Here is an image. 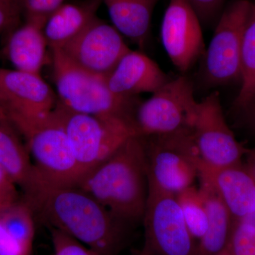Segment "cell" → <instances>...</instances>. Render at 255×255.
Here are the masks:
<instances>
[{
	"mask_svg": "<svg viewBox=\"0 0 255 255\" xmlns=\"http://www.w3.org/2000/svg\"><path fill=\"white\" fill-rule=\"evenodd\" d=\"M140 255H146V254H144V253H141V254H140Z\"/></svg>",
	"mask_w": 255,
	"mask_h": 255,
	"instance_id": "35",
	"label": "cell"
},
{
	"mask_svg": "<svg viewBox=\"0 0 255 255\" xmlns=\"http://www.w3.org/2000/svg\"><path fill=\"white\" fill-rule=\"evenodd\" d=\"M159 0H103L114 27L140 48L150 35L151 19Z\"/></svg>",
	"mask_w": 255,
	"mask_h": 255,
	"instance_id": "18",
	"label": "cell"
},
{
	"mask_svg": "<svg viewBox=\"0 0 255 255\" xmlns=\"http://www.w3.org/2000/svg\"><path fill=\"white\" fill-rule=\"evenodd\" d=\"M25 201L51 228L85 245L98 255H117L126 227L78 185H58L36 177L25 191Z\"/></svg>",
	"mask_w": 255,
	"mask_h": 255,
	"instance_id": "1",
	"label": "cell"
},
{
	"mask_svg": "<svg viewBox=\"0 0 255 255\" xmlns=\"http://www.w3.org/2000/svg\"><path fill=\"white\" fill-rule=\"evenodd\" d=\"M6 1H14V0H6Z\"/></svg>",
	"mask_w": 255,
	"mask_h": 255,
	"instance_id": "36",
	"label": "cell"
},
{
	"mask_svg": "<svg viewBox=\"0 0 255 255\" xmlns=\"http://www.w3.org/2000/svg\"><path fill=\"white\" fill-rule=\"evenodd\" d=\"M239 221H244V222L250 223V224H251L252 226H254L255 228V211L254 213H253V214L247 216L245 219L239 220Z\"/></svg>",
	"mask_w": 255,
	"mask_h": 255,
	"instance_id": "32",
	"label": "cell"
},
{
	"mask_svg": "<svg viewBox=\"0 0 255 255\" xmlns=\"http://www.w3.org/2000/svg\"><path fill=\"white\" fill-rule=\"evenodd\" d=\"M52 114L66 132L83 175L138 135L134 124L123 119L79 113L58 102Z\"/></svg>",
	"mask_w": 255,
	"mask_h": 255,
	"instance_id": "4",
	"label": "cell"
},
{
	"mask_svg": "<svg viewBox=\"0 0 255 255\" xmlns=\"http://www.w3.org/2000/svg\"><path fill=\"white\" fill-rule=\"evenodd\" d=\"M18 133L9 119L0 121V167L25 192L34 178V169Z\"/></svg>",
	"mask_w": 255,
	"mask_h": 255,
	"instance_id": "20",
	"label": "cell"
},
{
	"mask_svg": "<svg viewBox=\"0 0 255 255\" xmlns=\"http://www.w3.org/2000/svg\"><path fill=\"white\" fill-rule=\"evenodd\" d=\"M53 255H98L97 253L58 230L51 228Z\"/></svg>",
	"mask_w": 255,
	"mask_h": 255,
	"instance_id": "24",
	"label": "cell"
},
{
	"mask_svg": "<svg viewBox=\"0 0 255 255\" xmlns=\"http://www.w3.org/2000/svg\"><path fill=\"white\" fill-rule=\"evenodd\" d=\"M192 133L201 162L206 165L220 168L243 162L248 149L228 126L219 92H212L199 102Z\"/></svg>",
	"mask_w": 255,
	"mask_h": 255,
	"instance_id": "10",
	"label": "cell"
},
{
	"mask_svg": "<svg viewBox=\"0 0 255 255\" xmlns=\"http://www.w3.org/2000/svg\"><path fill=\"white\" fill-rule=\"evenodd\" d=\"M27 19L46 21L50 14L63 4L65 0H21Z\"/></svg>",
	"mask_w": 255,
	"mask_h": 255,
	"instance_id": "26",
	"label": "cell"
},
{
	"mask_svg": "<svg viewBox=\"0 0 255 255\" xmlns=\"http://www.w3.org/2000/svg\"><path fill=\"white\" fill-rule=\"evenodd\" d=\"M60 49L79 66L104 76L130 50L122 33L98 17Z\"/></svg>",
	"mask_w": 255,
	"mask_h": 255,
	"instance_id": "12",
	"label": "cell"
},
{
	"mask_svg": "<svg viewBox=\"0 0 255 255\" xmlns=\"http://www.w3.org/2000/svg\"><path fill=\"white\" fill-rule=\"evenodd\" d=\"M216 255H233L231 254V252L228 251V249L227 248H226V249L223 250V251H221V253H219V254Z\"/></svg>",
	"mask_w": 255,
	"mask_h": 255,
	"instance_id": "34",
	"label": "cell"
},
{
	"mask_svg": "<svg viewBox=\"0 0 255 255\" xmlns=\"http://www.w3.org/2000/svg\"><path fill=\"white\" fill-rule=\"evenodd\" d=\"M197 14L201 23L211 24L218 20L225 7L226 0H187Z\"/></svg>",
	"mask_w": 255,
	"mask_h": 255,
	"instance_id": "25",
	"label": "cell"
},
{
	"mask_svg": "<svg viewBox=\"0 0 255 255\" xmlns=\"http://www.w3.org/2000/svg\"><path fill=\"white\" fill-rule=\"evenodd\" d=\"M111 91L124 97H137L157 91L171 80L143 53L130 50L106 77Z\"/></svg>",
	"mask_w": 255,
	"mask_h": 255,
	"instance_id": "15",
	"label": "cell"
},
{
	"mask_svg": "<svg viewBox=\"0 0 255 255\" xmlns=\"http://www.w3.org/2000/svg\"><path fill=\"white\" fill-rule=\"evenodd\" d=\"M103 0L63 4L47 18L43 33L49 48H62L95 19Z\"/></svg>",
	"mask_w": 255,
	"mask_h": 255,
	"instance_id": "17",
	"label": "cell"
},
{
	"mask_svg": "<svg viewBox=\"0 0 255 255\" xmlns=\"http://www.w3.org/2000/svg\"><path fill=\"white\" fill-rule=\"evenodd\" d=\"M241 87L234 101L235 110L243 107L255 95V3L251 2L241 49Z\"/></svg>",
	"mask_w": 255,
	"mask_h": 255,
	"instance_id": "21",
	"label": "cell"
},
{
	"mask_svg": "<svg viewBox=\"0 0 255 255\" xmlns=\"http://www.w3.org/2000/svg\"><path fill=\"white\" fill-rule=\"evenodd\" d=\"M78 186L128 226L142 221L148 194L144 137H130Z\"/></svg>",
	"mask_w": 255,
	"mask_h": 255,
	"instance_id": "2",
	"label": "cell"
},
{
	"mask_svg": "<svg viewBox=\"0 0 255 255\" xmlns=\"http://www.w3.org/2000/svg\"><path fill=\"white\" fill-rule=\"evenodd\" d=\"M8 118L6 117V114L5 113L4 110H3L2 107L0 105V121L7 120Z\"/></svg>",
	"mask_w": 255,
	"mask_h": 255,
	"instance_id": "33",
	"label": "cell"
},
{
	"mask_svg": "<svg viewBox=\"0 0 255 255\" xmlns=\"http://www.w3.org/2000/svg\"><path fill=\"white\" fill-rule=\"evenodd\" d=\"M198 105L194 86L187 77L171 79L137 107V135L146 137L192 130Z\"/></svg>",
	"mask_w": 255,
	"mask_h": 255,
	"instance_id": "7",
	"label": "cell"
},
{
	"mask_svg": "<svg viewBox=\"0 0 255 255\" xmlns=\"http://www.w3.org/2000/svg\"><path fill=\"white\" fill-rule=\"evenodd\" d=\"M50 49L59 103L74 112L123 119L135 127V113L141 102L138 97L116 95L107 85V76L79 66L60 48Z\"/></svg>",
	"mask_w": 255,
	"mask_h": 255,
	"instance_id": "3",
	"label": "cell"
},
{
	"mask_svg": "<svg viewBox=\"0 0 255 255\" xmlns=\"http://www.w3.org/2000/svg\"><path fill=\"white\" fill-rule=\"evenodd\" d=\"M201 24L187 0H170L162 19L161 38L169 59L183 73L205 53Z\"/></svg>",
	"mask_w": 255,
	"mask_h": 255,
	"instance_id": "13",
	"label": "cell"
},
{
	"mask_svg": "<svg viewBox=\"0 0 255 255\" xmlns=\"http://www.w3.org/2000/svg\"><path fill=\"white\" fill-rule=\"evenodd\" d=\"M21 0H0V34L17 21Z\"/></svg>",
	"mask_w": 255,
	"mask_h": 255,
	"instance_id": "28",
	"label": "cell"
},
{
	"mask_svg": "<svg viewBox=\"0 0 255 255\" xmlns=\"http://www.w3.org/2000/svg\"><path fill=\"white\" fill-rule=\"evenodd\" d=\"M244 158H246L244 164L255 182V146L253 148L248 149Z\"/></svg>",
	"mask_w": 255,
	"mask_h": 255,
	"instance_id": "31",
	"label": "cell"
},
{
	"mask_svg": "<svg viewBox=\"0 0 255 255\" xmlns=\"http://www.w3.org/2000/svg\"><path fill=\"white\" fill-rule=\"evenodd\" d=\"M24 138L36 177L58 185H78L83 173L66 132L53 114L13 125Z\"/></svg>",
	"mask_w": 255,
	"mask_h": 255,
	"instance_id": "5",
	"label": "cell"
},
{
	"mask_svg": "<svg viewBox=\"0 0 255 255\" xmlns=\"http://www.w3.org/2000/svg\"><path fill=\"white\" fill-rule=\"evenodd\" d=\"M46 21L27 19L26 23L10 35L6 53L15 70L41 75L48 60V42L43 26Z\"/></svg>",
	"mask_w": 255,
	"mask_h": 255,
	"instance_id": "16",
	"label": "cell"
},
{
	"mask_svg": "<svg viewBox=\"0 0 255 255\" xmlns=\"http://www.w3.org/2000/svg\"><path fill=\"white\" fill-rule=\"evenodd\" d=\"M57 102L41 75L0 68V105L13 125L46 118Z\"/></svg>",
	"mask_w": 255,
	"mask_h": 255,
	"instance_id": "11",
	"label": "cell"
},
{
	"mask_svg": "<svg viewBox=\"0 0 255 255\" xmlns=\"http://www.w3.org/2000/svg\"><path fill=\"white\" fill-rule=\"evenodd\" d=\"M32 251L18 241L0 221V255H31Z\"/></svg>",
	"mask_w": 255,
	"mask_h": 255,
	"instance_id": "27",
	"label": "cell"
},
{
	"mask_svg": "<svg viewBox=\"0 0 255 255\" xmlns=\"http://www.w3.org/2000/svg\"><path fill=\"white\" fill-rule=\"evenodd\" d=\"M148 255H198L195 239L184 221L177 197L148 184L143 218Z\"/></svg>",
	"mask_w": 255,
	"mask_h": 255,
	"instance_id": "9",
	"label": "cell"
},
{
	"mask_svg": "<svg viewBox=\"0 0 255 255\" xmlns=\"http://www.w3.org/2000/svg\"><path fill=\"white\" fill-rule=\"evenodd\" d=\"M17 186L0 167V209L18 201Z\"/></svg>",
	"mask_w": 255,
	"mask_h": 255,
	"instance_id": "29",
	"label": "cell"
},
{
	"mask_svg": "<svg viewBox=\"0 0 255 255\" xmlns=\"http://www.w3.org/2000/svg\"><path fill=\"white\" fill-rule=\"evenodd\" d=\"M236 111L239 113L243 126L255 135V95L246 105Z\"/></svg>",
	"mask_w": 255,
	"mask_h": 255,
	"instance_id": "30",
	"label": "cell"
},
{
	"mask_svg": "<svg viewBox=\"0 0 255 255\" xmlns=\"http://www.w3.org/2000/svg\"><path fill=\"white\" fill-rule=\"evenodd\" d=\"M199 181V191L207 213L208 228L198 244V255H216L227 248L234 219L212 187Z\"/></svg>",
	"mask_w": 255,
	"mask_h": 255,
	"instance_id": "19",
	"label": "cell"
},
{
	"mask_svg": "<svg viewBox=\"0 0 255 255\" xmlns=\"http://www.w3.org/2000/svg\"><path fill=\"white\" fill-rule=\"evenodd\" d=\"M233 255H255V228L250 223L234 221L227 246Z\"/></svg>",
	"mask_w": 255,
	"mask_h": 255,
	"instance_id": "23",
	"label": "cell"
},
{
	"mask_svg": "<svg viewBox=\"0 0 255 255\" xmlns=\"http://www.w3.org/2000/svg\"><path fill=\"white\" fill-rule=\"evenodd\" d=\"M143 137L148 184L174 196L194 186L201 157L192 130Z\"/></svg>",
	"mask_w": 255,
	"mask_h": 255,
	"instance_id": "6",
	"label": "cell"
},
{
	"mask_svg": "<svg viewBox=\"0 0 255 255\" xmlns=\"http://www.w3.org/2000/svg\"><path fill=\"white\" fill-rule=\"evenodd\" d=\"M251 1L232 0L225 6L204 53V76L210 87L241 81V49Z\"/></svg>",
	"mask_w": 255,
	"mask_h": 255,
	"instance_id": "8",
	"label": "cell"
},
{
	"mask_svg": "<svg viewBox=\"0 0 255 255\" xmlns=\"http://www.w3.org/2000/svg\"><path fill=\"white\" fill-rule=\"evenodd\" d=\"M191 236L200 241L208 228L207 213L199 189L192 186L176 196Z\"/></svg>",
	"mask_w": 255,
	"mask_h": 255,
	"instance_id": "22",
	"label": "cell"
},
{
	"mask_svg": "<svg viewBox=\"0 0 255 255\" xmlns=\"http://www.w3.org/2000/svg\"><path fill=\"white\" fill-rule=\"evenodd\" d=\"M198 178L216 191L234 221L255 212V182L243 162L217 168L206 165L201 159Z\"/></svg>",
	"mask_w": 255,
	"mask_h": 255,
	"instance_id": "14",
	"label": "cell"
}]
</instances>
